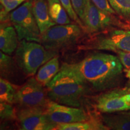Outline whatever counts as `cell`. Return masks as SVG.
I'll use <instances>...</instances> for the list:
<instances>
[{"mask_svg": "<svg viewBox=\"0 0 130 130\" xmlns=\"http://www.w3.org/2000/svg\"><path fill=\"white\" fill-rule=\"evenodd\" d=\"M96 108L102 113H111L130 110V89L115 88L99 96Z\"/></svg>", "mask_w": 130, "mask_h": 130, "instance_id": "9c48e42d", "label": "cell"}, {"mask_svg": "<svg viewBox=\"0 0 130 130\" xmlns=\"http://www.w3.org/2000/svg\"><path fill=\"white\" fill-rule=\"evenodd\" d=\"M15 59L9 54L0 52V70L1 76L3 78L9 77L15 70Z\"/></svg>", "mask_w": 130, "mask_h": 130, "instance_id": "ffe728a7", "label": "cell"}, {"mask_svg": "<svg viewBox=\"0 0 130 130\" xmlns=\"http://www.w3.org/2000/svg\"><path fill=\"white\" fill-rule=\"evenodd\" d=\"M26 0H0L1 3V22L7 19V14L20 6Z\"/></svg>", "mask_w": 130, "mask_h": 130, "instance_id": "44dd1931", "label": "cell"}, {"mask_svg": "<svg viewBox=\"0 0 130 130\" xmlns=\"http://www.w3.org/2000/svg\"><path fill=\"white\" fill-rule=\"evenodd\" d=\"M0 118L1 120L6 121H13L17 119V111H16L12 104L1 102Z\"/></svg>", "mask_w": 130, "mask_h": 130, "instance_id": "7402d4cb", "label": "cell"}, {"mask_svg": "<svg viewBox=\"0 0 130 130\" xmlns=\"http://www.w3.org/2000/svg\"><path fill=\"white\" fill-rule=\"evenodd\" d=\"M126 76L130 81V69L126 71Z\"/></svg>", "mask_w": 130, "mask_h": 130, "instance_id": "4316f807", "label": "cell"}, {"mask_svg": "<svg viewBox=\"0 0 130 130\" xmlns=\"http://www.w3.org/2000/svg\"><path fill=\"white\" fill-rule=\"evenodd\" d=\"M58 130H107L109 129L102 121V119L90 118L89 120L78 122L57 125Z\"/></svg>", "mask_w": 130, "mask_h": 130, "instance_id": "2e32d148", "label": "cell"}, {"mask_svg": "<svg viewBox=\"0 0 130 130\" xmlns=\"http://www.w3.org/2000/svg\"><path fill=\"white\" fill-rule=\"evenodd\" d=\"M117 17L130 27V0H107Z\"/></svg>", "mask_w": 130, "mask_h": 130, "instance_id": "ac0fdd59", "label": "cell"}, {"mask_svg": "<svg viewBox=\"0 0 130 130\" xmlns=\"http://www.w3.org/2000/svg\"><path fill=\"white\" fill-rule=\"evenodd\" d=\"M31 3L32 12L40 33H43L51 27L57 25L49 13L47 0H34Z\"/></svg>", "mask_w": 130, "mask_h": 130, "instance_id": "7c38bea8", "label": "cell"}, {"mask_svg": "<svg viewBox=\"0 0 130 130\" xmlns=\"http://www.w3.org/2000/svg\"><path fill=\"white\" fill-rule=\"evenodd\" d=\"M80 50L130 52V29L113 28L90 35L79 45Z\"/></svg>", "mask_w": 130, "mask_h": 130, "instance_id": "3957f363", "label": "cell"}, {"mask_svg": "<svg viewBox=\"0 0 130 130\" xmlns=\"http://www.w3.org/2000/svg\"><path fill=\"white\" fill-rule=\"evenodd\" d=\"M101 119L109 129L130 130V110L104 113Z\"/></svg>", "mask_w": 130, "mask_h": 130, "instance_id": "5bb4252c", "label": "cell"}, {"mask_svg": "<svg viewBox=\"0 0 130 130\" xmlns=\"http://www.w3.org/2000/svg\"><path fill=\"white\" fill-rule=\"evenodd\" d=\"M71 64L92 90L103 92L116 88L123 78V65L118 56L95 51L79 62Z\"/></svg>", "mask_w": 130, "mask_h": 130, "instance_id": "6da1fadb", "label": "cell"}, {"mask_svg": "<svg viewBox=\"0 0 130 130\" xmlns=\"http://www.w3.org/2000/svg\"><path fill=\"white\" fill-rule=\"evenodd\" d=\"M9 18L15 28L19 41L26 40L40 43L41 33L32 12L31 1H26L13 10Z\"/></svg>", "mask_w": 130, "mask_h": 130, "instance_id": "8992f818", "label": "cell"}, {"mask_svg": "<svg viewBox=\"0 0 130 130\" xmlns=\"http://www.w3.org/2000/svg\"><path fill=\"white\" fill-rule=\"evenodd\" d=\"M81 21L85 32L90 35L113 28L130 29L129 26L122 22L116 16L101 10L91 0H89Z\"/></svg>", "mask_w": 130, "mask_h": 130, "instance_id": "52a82bcc", "label": "cell"}, {"mask_svg": "<svg viewBox=\"0 0 130 130\" xmlns=\"http://www.w3.org/2000/svg\"><path fill=\"white\" fill-rule=\"evenodd\" d=\"M50 99L43 86L32 77L18 89L14 104L20 108H39L46 109Z\"/></svg>", "mask_w": 130, "mask_h": 130, "instance_id": "ba28073f", "label": "cell"}, {"mask_svg": "<svg viewBox=\"0 0 130 130\" xmlns=\"http://www.w3.org/2000/svg\"><path fill=\"white\" fill-rule=\"evenodd\" d=\"M30 1H34V0H30Z\"/></svg>", "mask_w": 130, "mask_h": 130, "instance_id": "83f0119b", "label": "cell"}, {"mask_svg": "<svg viewBox=\"0 0 130 130\" xmlns=\"http://www.w3.org/2000/svg\"><path fill=\"white\" fill-rule=\"evenodd\" d=\"M60 69L59 59L57 55L40 68L36 78L42 85L46 86L59 72Z\"/></svg>", "mask_w": 130, "mask_h": 130, "instance_id": "9a60e30c", "label": "cell"}, {"mask_svg": "<svg viewBox=\"0 0 130 130\" xmlns=\"http://www.w3.org/2000/svg\"><path fill=\"white\" fill-rule=\"evenodd\" d=\"M48 98L54 102L80 107L92 89L71 64L63 63L59 72L46 86Z\"/></svg>", "mask_w": 130, "mask_h": 130, "instance_id": "7a4b0ae2", "label": "cell"}, {"mask_svg": "<svg viewBox=\"0 0 130 130\" xmlns=\"http://www.w3.org/2000/svg\"><path fill=\"white\" fill-rule=\"evenodd\" d=\"M71 1L75 10L81 20L89 0H71Z\"/></svg>", "mask_w": 130, "mask_h": 130, "instance_id": "cb8c5ba5", "label": "cell"}, {"mask_svg": "<svg viewBox=\"0 0 130 130\" xmlns=\"http://www.w3.org/2000/svg\"><path fill=\"white\" fill-rule=\"evenodd\" d=\"M48 119L55 124H63L87 121L90 116L78 107L58 104L50 100L45 109Z\"/></svg>", "mask_w": 130, "mask_h": 130, "instance_id": "30bf717a", "label": "cell"}, {"mask_svg": "<svg viewBox=\"0 0 130 130\" xmlns=\"http://www.w3.org/2000/svg\"><path fill=\"white\" fill-rule=\"evenodd\" d=\"M60 1L63 7L64 8V9L67 12L70 18L72 19V21H74L75 23L78 24L81 28L85 31L84 24L83 23L82 21L81 20V19L79 18L78 15L76 13L75 10L71 0H60Z\"/></svg>", "mask_w": 130, "mask_h": 130, "instance_id": "603a6c76", "label": "cell"}, {"mask_svg": "<svg viewBox=\"0 0 130 130\" xmlns=\"http://www.w3.org/2000/svg\"><path fill=\"white\" fill-rule=\"evenodd\" d=\"M120 61L125 71L130 69V52H116Z\"/></svg>", "mask_w": 130, "mask_h": 130, "instance_id": "484cf974", "label": "cell"}, {"mask_svg": "<svg viewBox=\"0 0 130 130\" xmlns=\"http://www.w3.org/2000/svg\"><path fill=\"white\" fill-rule=\"evenodd\" d=\"M84 32L77 23L56 25L41 34L40 43L49 51L58 53L75 45Z\"/></svg>", "mask_w": 130, "mask_h": 130, "instance_id": "5b68a950", "label": "cell"}, {"mask_svg": "<svg viewBox=\"0 0 130 130\" xmlns=\"http://www.w3.org/2000/svg\"><path fill=\"white\" fill-rule=\"evenodd\" d=\"M19 38L13 25L1 24L0 50L3 53L10 55L16 51L18 46Z\"/></svg>", "mask_w": 130, "mask_h": 130, "instance_id": "4fadbf2b", "label": "cell"}, {"mask_svg": "<svg viewBox=\"0 0 130 130\" xmlns=\"http://www.w3.org/2000/svg\"><path fill=\"white\" fill-rule=\"evenodd\" d=\"M18 89L4 78H0V102L14 104V97Z\"/></svg>", "mask_w": 130, "mask_h": 130, "instance_id": "d6986e66", "label": "cell"}, {"mask_svg": "<svg viewBox=\"0 0 130 130\" xmlns=\"http://www.w3.org/2000/svg\"><path fill=\"white\" fill-rule=\"evenodd\" d=\"M49 13L52 20L57 25L71 24L69 16L60 0H47Z\"/></svg>", "mask_w": 130, "mask_h": 130, "instance_id": "e0dca14e", "label": "cell"}, {"mask_svg": "<svg viewBox=\"0 0 130 130\" xmlns=\"http://www.w3.org/2000/svg\"><path fill=\"white\" fill-rule=\"evenodd\" d=\"M58 53L49 51L39 42L22 40L15 51L16 64L28 76L36 74L39 68Z\"/></svg>", "mask_w": 130, "mask_h": 130, "instance_id": "277c9868", "label": "cell"}, {"mask_svg": "<svg viewBox=\"0 0 130 130\" xmlns=\"http://www.w3.org/2000/svg\"><path fill=\"white\" fill-rule=\"evenodd\" d=\"M17 119L23 130H53L57 126L48 119L43 108H20Z\"/></svg>", "mask_w": 130, "mask_h": 130, "instance_id": "8fae6325", "label": "cell"}, {"mask_svg": "<svg viewBox=\"0 0 130 130\" xmlns=\"http://www.w3.org/2000/svg\"><path fill=\"white\" fill-rule=\"evenodd\" d=\"M91 1L94 3V4L97 7H98L101 10L107 13L116 16L115 11L111 7L107 0H91Z\"/></svg>", "mask_w": 130, "mask_h": 130, "instance_id": "d4e9b609", "label": "cell"}]
</instances>
